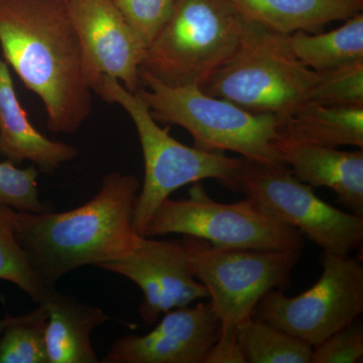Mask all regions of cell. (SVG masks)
I'll use <instances>...</instances> for the list:
<instances>
[{"label": "cell", "instance_id": "cell-16", "mask_svg": "<svg viewBox=\"0 0 363 363\" xmlns=\"http://www.w3.org/2000/svg\"><path fill=\"white\" fill-rule=\"evenodd\" d=\"M39 305L47 311L45 341L49 363H99L91 335L109 317L100 308L47 286Z\"/></svg>", "mask_w": 363, "mask_h": 363}, {"label": "cell", "instance_id": "cell-12", "mask_svg": "<svg viewBox=\"0 0 363 363\" xmlns=\"http://www.w3.org/2000/svg\"><path fill=\"white\" fill-rule=\"evenodd\" d=\"M98 267L140 286L143 294L140 315L149 325L156 323L161 314L209 298L206 288L191 272L182 241L143 238L140 247L128 257Z\"/></svg>", "mask_w": 363, "mask_h": 363}, {"label": "cell", "instance_id": "cell-23", "mask_svg": "<svg viewBox=\"0 0 363 363\" xmlns=\"http://www.w3.org/2000/svg\"><path fill=\"white\" fill-rule=\"evenodd\" d=\"M308 101L332 106H363V62L319 73Z\"/></svg>", "mask_w": 363, "mask_h": 363}, {"label": "cell", "instance_id": "cell-25", "mask_svg": "<svg viewBox=\"0 0 363 363\" xmlns=\"http://www.w3.org/2000/svg\"><path fill=\"white\" fill-rule=\"evenodd\" d=\"M143 45L149 47L168 21L176 0H111Z\"/></svg>", "mask_w": 363, "mask_h": 363}, {"label": "cell", "instance_id": "cell-11", "mask_svg": "<svg viewBox=\"0 0 363 363\" xmlns=\"http://www.w3.org/2000/svg\"><path fill=\"white\" fill-rule=\"evenodd\" d=\"M84 54L91 89L97 93L102 77L118 80L135 93L147 47L111 0H65Z\"/></svg>", "mask_w": 363, "mask_h": 363}, {"label": "cell", "instance_id": "cell-18", "mask_svg": "<svg viewBox=\"0 0 363 363\" xmlns=\"http://www.w3.org/2000/svg\"><path fill=\"white\" fill-rule=\"evenodd\" d=\"M281 140L296 143L363 149V106H332L307 101L281 119Z\"/></svg>", "mask_w": 363, "mask_h": 363}, {"label": "cell", "instance_id": "cell-8", "mask_svg": "<svg viewBox=\"0 0 363 363\" xmlns=\"http://www.w3.org/2000/svg\"><path fill=\"white\" fill-rule=\"evenodd\" d=\"M182 234L221 248L298 250L303 234L279 220L252 198L235 203L215 201L201 182L192 184L188 198L164 200L145 228L143 238Z\"/></svg>", "mask_w": 363, "mask_h": 363}, {"label": "cell", "instance_id": "cell-3", "mask_svg": "<svg viewBox=\"0 0 363 363\" xmlns=\"http://www.w3.org/2000/svg\"><path fill=\"white\" fill-rule=\"evenodd\" d=\"M181 241L220 323L218 342L206 363H245L236 342L238 327L252 317L269 291L286 288L301 252L221 248L187 235Z\"/></svg>", "mask_w": 363, "mask_h": 363}, {"label": "cell", "instance_id": "cell-21", "mask_svg": "<svg viewBox=\"0 0 363 363\" xmlns=\"http://www.w3.org/2000/svg\"><path fill=\"white\" fill-rule=\"evenodd\" d=\"M44 306L21 316H9L0 337V363H49L45 330Z\"/></svg>", "mask_w": 363, "mask_h": 363}, {"label": "cell", "instance_id": "cell-15", "mask_svg": "<svg viewBox=\"0 0 363 363\" xmlns=\"http://www.w3.org/2000/svg\"><path fill=\"white\" fill-rule=\"evenodd\" d=\"M0 155L14 164L32 162L45 174L54 173L78 156L73 145L52 142L35 130L21 106L4 60H0Z\"/></svg>", "mask_w": 363, "mask_h": 363}, {"label": "cell", "instance_id": "cell-20", "mask_svg": "<svg viewBox=\"0 0 363 363\" xmlns=\"http://www.w3.org/2000/svg\"><path fill=\"white\" fill-rule=\"evenodd\" d=\"M236 342L245 363H311L312 346L253 317L240 325Z\"/></svg>", "mask_w": 363, "mask_h": 363}, {"label": "cell", "instance_id": "cell-7", "mask_svg": "<svg viewBox=\"0 0 363 363\" xmlns=\"http://www.w3.org/2000/svg\"><path fill=\"white\" fill-rule=\"evenodd\" d=\"M318 77L294 55L288 35L252 21L238 51L200 88L253 113L285 118L308 101Z\"/></svg>", "mask_w": 363, "mask_h": 363}, {"label": "cell", "instance_id": "cell-9", "mask_svg": "<svg viewBox=\"0 0 363 363\" xmlns=\"http://www.w3.org/2000/svg\"><path fill=\"white\" fill-rule=\"evenodd\" d=\"M323 272L315 285L295 297L271 290L253 310L267 322L314 347L363 313V266L350 255L322 252Z\"/></svg>", "mask_w": 363, "mask_h": 363}, {"label": "cell", "instance_id": "cell-1", "mask_svg": "<svg viewBox=\"0 0 363 363\" xmlns=\"http://www.w3.org/2000/svg\"><path fill=\"white\" fill-rule=\"evenodd\" d=\"M0 47L44 104L48 128L76 133L92 111V89L65 0H0Z\"/></svg>", "mask_w": 363, "mask_h": 363}, {"label": "cell", "instance_id": "cell-4", "mask_svg": "<svg viewBox=\"0 0 363 363\" xmlns=\"http://www.w3.org/2000/svg\"><path fill=\"white\" fill-rule=\"evenodd\" d=\"M136 91L157 123L185 128L194 147L207 152H233L247 161L286 166L274 142L281 117L253 113L233 102L211 96L197 85L164 84L140 70Z\"/></svg>", "mask_w": 363, "mask_h": 363}, {"label": "cell", "instance_id": "cell-14", "mask_svg": "<svg viewBox=\"0 0 363 363\" xmlns=\"http://www.w3.org/2000/svg\"><path fill=\"white\" fill-rule=\"evenodd\" d=\"M278 150L293 175L311 187H327L350 213L363 217V150L296 143L277 138Z\"/></svg>", "mask_w": 363, "mask_h": 363}, {"label": "cell", "instance_id": "cell-24", "mask_svg": "<svg viewBox=\"0 0 363 363\" xmlns=\"http://www.w3.org/2000/svg\"><path fill=\"white\" fill-rule=\"evenodd\" d=\"M38 176L35 167L20 169L7 160L0 162V205L18 211L47 212L48 208L40 200Z\"/></svg>", "mask_w": 363, "mask_h": 363}, {"label": "cell", "instance_id": "cell-19", "mask_svg": "<svg viewBox=\"0 0 363 363\" xmlns=\"http://www.w3.org/2000/svg\"><path fill=\"white\" fill-rule=\"evenodd\" d=\"M344 21L343 26L330 32L288 35L294 55L318 73L363 62L362 11Z\"/></svg>", "mask_w": 363, "mask_h": 363}, {"label": "cell", "instance_id": "cell-2", "mask_svg": "<svg viewBox=\"0 0 363 363\" xmlns=\"http://www.w3.org/2000/svg\"><path fill=\"white\" fill-rule=\"evenodd\" d=\"M140 183L112 172L90 201L66 212L18 211L16 236L37 278L56 286L69 272L128 257L143 240L135 226Z\"/></svg>", "mask_w": 363, "mask_h": 363}, {"label": "cell", "instance_id": "cell-22", "mask_svg": "<svg viewBox=\"0 0 363 363\" xmlns=\"http://www.w3.org/2000/svg\"><path fill=\"white\" fill-rule=\"evenodd\" d=\"M16 214L13 208L0 205V281L13 284L39 303L49 286L37 278L16 240Z\"/></svg>", "mask_w": 363, "mask_h": 363}, {"label": "cell", "instance_id": "cell-10", "mask_svg": "<svg viewBox=\"0 0 363 363\" xmlns=\"http://www.w3.org/2000/svg\"><path fill=\"white\" fill-rule=\"evenodd\" d=\"M240 193L279 220L306 234L323 252L350 255L362 248L363 217L325 202L286 166H269L245 159Z\"/></svg>", "mask_w": 363, "mask_h": 363}, {"label": "cell", "instance_id": "cell-17", "mask_svg": "<svg viewBox=\"0 0 363 363\" xmlns=\"http://www.w3.org/2000/svg\"><path fill=\"white\" fill-rule=\"evenodd\" d=\"M247 20L272 32L317 33L362 13L363 0H230Z\"/></svg>", "mask_w": 363, "mask_h": 363}, {"label": "cell", "instance_id": "cell-27", "mask_svg": "<svg viewBox=\"0 0 363 363\" xmlns=\"http://www.w3.org/2000/svg\"><path fill=\"white\" fill-rule=\"evenodd\" d=\"M9 315H6L4 318H0V337H1L2 332L6 328L7 323H9Z\"/></svg>", "mask_w": 363, "mask_h": 363}, {"label": "cell", "instance_id": "cell-5", "mask_svg": "<svg viewBox=\"0 0 363 363\" xmlns=\"http://www.w3.org/2000/svg\"><path fill=\"white\" fill-rule=\"evenodd\" d=\"M96 94L108 104L121 105L138 131L145 161V180L135 209V226L140 236L160 205L183 186L212 179L233 192H240L243 157L178 142L169 135V128L157 124L142 98L116 79L104 76Z\"/></svg>", "mask_w": 363, "mask_h": 363}, {"label": "cell", "instance_id": "cell-26", "mask_svg": "<svg viewBox=\"0 0 363 363\" xmlns=\"http://www.w3.org/2000/svg\"><path fill=\"white\" fill-rule=\"evenodd\" d=\"M357 318L313 347L311 363L363 362V324Z\"/></svg>", "mask_w": 363, "mask_h": 363}, {"label": "cell", "instance_id": "cell-13", "mask_svg": "<svg viewBox=\"0 0 363 363\" xmlns=\"http://www.w3.org/2000/svg\"><path fill=\"white\" fill-rule=\"evenodd\" d=\"M220 335L211 303L164 313L145 335H125L112 344L104 363H206Z\"/></svg>", "mask_w": 363, "mask_h": 363}, {"label": "cell", "instance_id": "cell-6", "mask_svg": "<svg viewBox=\"0 0 363 363\" xmlns=\"http://www.w3.org/2000/svg\"><path fill=\"white\" fill-rule=\"evenodd\" d=\"M250 23L230 0H176L140 70L164 84L201 87L238 51Z\"/></svg>", "mask_w": 363, "mask_h": 363}]
</instances>
